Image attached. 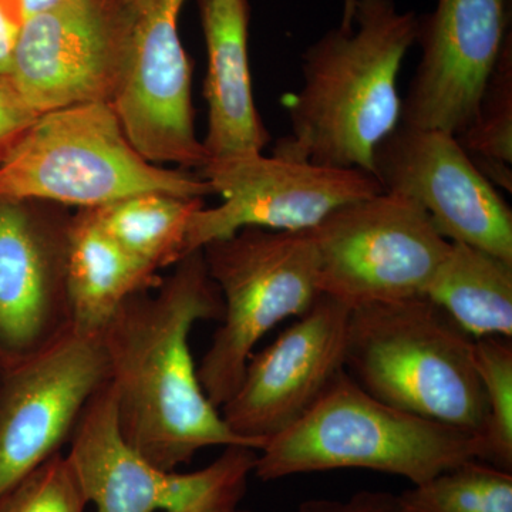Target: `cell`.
<instances>
[{
	"label": "cell",
	"mask_w": 512,
	"mask_h": 512,
	"mask_svg": "<svg viewBox=\"0 0 512 512\" xmlns=\"http://www.w3.org/2000/svg\"><path fill=\"white\" fill-rule=\"evenodd\" d=\"M222 315L220 289L200 249L178 262L156 295L128 299L101 333L121 436L161 470L175 471L207 447L259 451L228 429L192 359V326Z\"/></svg>",
	"instance_id": "1"
},
{
	"label": "cell",
	"mask_w": 512,
	"mask_h": 512,
	"mask_svg": "<svg viewBox=\"0 0 512 512\" xmlns=\"http://www.w3.org/2000/svg\"><path fill=\"white\" fill-rule=\"evenodd\" d=\"M416 30V13L394 0H357L352 29L303 53L301 90L286 101L291 134L274 154L373 175L376 147L400 123L397 80Z\"/></svg>",
	"instance_id": "2"
},
{
	"label": "cell",
	"mask_w": 512,
	"mask_h": 512,
	"mask_svg": "<svg viewBox=\"0 0 512 512\" xmlns=\"http://www.w3.org/2000/svg\"><path fill=\"white\" fill-rule=\"evenodd\" d=\"M474 342L427 296L369 303L350 312L345 370L380 402L481 437Z\"/></svg>",
	"instance_id": "3"
},
{
	"label": "cell",
	"mask_w": 512,
	"mask_h": 512,
	"mask_svg": "<svg viewBox=\"0 0 512 512\" xmlns=\"http://www.w3.org/2000/svg\"><path fill=\"white\" fill-rule=\"evenodd\" d=\"M480 454L477 434L380 402L345 370L302 419L266 441L254 476L268 483L356 468L417 485Z\"/></svg>",
	"instance_id": "4"
},
{
	"label": "cell",
	"mask_w": 512,
	"mask_h": 512,
	"mask_svg": "<svg viewBox=\"0 0 512 512\" xmlns=\"http://www.w3.org/2000/svg\"><path fill=\"white\" fill-rule=\"evenodd\" d=\"M143 192L214 194L204 178L165 170L141 156L109 101L40 114L0 163V200H46L92 210Z\"/></svg>",
	"instance_id": "5"
},
{
	"label": "cell",
	"mask_w": 512,
	"mask_h": 512,
	"mask_svg": "<svg viewBox=\"0 0 512 512\" xmlns=\"http://www.w3.org/2000/svg\"><path fill=\"white\" fill-rule=\"evenodd\" d=\"M202 255L220 289L224 315L198 377L220 410L237 392L259 340L284 320L302 316L318 299V249L311 229L244 228L205 245Z\"/></svg>",
	"instance_id": "6"
},
{
	"label": "cell",
	"mask_w": 512,
	"mask_h": 512,
	"mask_svg": "<svg viewBox=\"0 0 512 512\" xmlns=\"http://www.w3.org/2000/svg\"><path fill=\"white\" fill-rule=\"evenodd\" d=\"M311 232L320 293L350 309L423 296L450 249L427 212L393 192L343 205Z\"/></svg>",
	"instance_id": "7"
},
{
	"label": "cell",
	"mask_w": 512,
	"mask_h": 512,
	"mask_svg": "<svg viewBox=\"0 0 512 512\" xmlns=\"http://www.w3.org/2000/svg\"><path fill=\"white\" fill-rule=\"evenodd\" d=\"M185 0L114 3L117 73L110 104L134 148L150 163L201 168L195 136L191 64L178 33Z\"/></svg>",
	"instance_id": "8"
},
{
	"label": "cell",
	"mask_w": 512,
	"mask_h": 512,
	"mask_svg": "<svg viewBox=\"0 0 512 512\" xmlns=\"http://www.w3.org/2000/svg\"><path fill=\"white\" fill-rule=\"evenodd\" d=\"M224 202L195 212L185 256L244 228L298 232L315 228L343 205L382 192L373 175L262 153L208 160L201 168Z\"/></svg>",
	"instance_id": "9"
},
{
	"label": "cell",
	"mask_w": 512,
	"mask_h": 512,
	"mask_svg": "<svg viewBox=\"0 0 512 512\" xmlns=\"http://www.w3.org/2000/svg\"><path fill=\"white\" fill-rule=\"evenodd\" d=\"M110 382L101 336L72 329L13 363L0 384V501L72 439L90 400Z\"/></svg>",
	"instance_id": "10"
},
{
	"label": "cell",
	"mask_w": 512,
	"mask_h": 512,
	"mask_svg": "<svg viewBox=\"0 0 512 512\" xmlns=\"http://www.w3.org/2000/svg\"><path fill=\"white\" fill-rule=\"evenodd\" d=\"M373 177L420 205L447 241L512 264L511 207L453 134L399 123L376 147Z\"/></svg>",
	"instance_id": "11"
},
{
	"label": "cell",
	"mask_w": 512,
	"mask_h": 512,
	"mask_svg": "<svg viewBox=\"0 0 512 512\" xmlns=\"http://www.w3.org/2000/svg\"><path fill=\"white\" fill-rule=\"evenodd\" d=\"M350 312L320 293L271 345L249 357L237 392L220 409L228 429L261 450L302 419L345 372Z\"/></svg>",
	"instance_id": "12"
},
{
	"label": "cell",
	"mask_w": 512,
	"mask_h": 512,
	"mask_svg": "<svg viewBox=\"0 0 512 512\" xmlns=\"http://www.w3.org/2000/svg\"><path fill=\"white\" fill-rule=\"evenodd\" d=\"M511 0H436L417 16L419 66L402 100L400 124L458 136L512 40Z\"/></svg>",
	"instance_id": "13"
},
{
	"label": "cell",
	"mask_w": 512,
	"mask_h": 512,
	"mask_svg": "<svg viewBox=\"0 0 512 512\" xmlns=\"http://www.w3.org/2000/svg\"><path fill=\"white\" fill-rule=\"evenodd\" d=\"M117 73L113 2L72 0L23 22L9 80L36 116L109 101Z\"/></svg>",
	"instance_id": "14"
},
{
	"label": "cell",
	"mask_w": 512,
	"mask_h": 512,
	"mask_svg": "<svg viewBox=\"0 0 512 512\" xmlns=\"http://www.w3.org/2000/svg\"><path fill=\"white\" fill-rule=\"evenodd\" d=\"M63 229L36 220L22 202L0 200V357L37 355L70 329Z\"/></svg>",
	"instance_id": "15"
},
{
	"label": "cell",
	"mask_w": 512,
	"mask_h": 512,
	"mask_svg": "<svg viewBox=\"0 0 512 512\" xmlns=\"http://www.w3.org/2000/svg\"><path fill=\"white\" fill-rule=\"evenodd\" d=\"M70 463L97 512H184L187 473L161 470L121 436L110 382L87 404L70 439Z\"/></svg>",
	"instance_id": "16"
},
{
	"label": "cell",
	"mask_w": 512,
	"mask_h": 512,
	"mask_svg": "<svg viewBox=\"0 0 512 512\" xmlns=\"http://www.w3.org/2000/svg\"><path fill=\"white\" fill-rule=\"evenodd\" d=\"M207 45L208 160L262 153L271 141L256 109L248 55V0H200Z\"/></svg>",
	"instance_id": "17"
},
{
	"label": "cell",
	"mask_w": 512,
	"mask_h": 512,
	"mask_svg": "<svg viewBox=\"0 0 512 512\" xmlns=\"http://www.w3.org/2000/svg\"><path fill=\"white\" fill-rule=\"evenodd\" d=\"M64 279L70 328L83 336H101L128 299L160 282L156 269L119 247L86 211L69 224Z\"/></svg>",
	"instance_id": "18"
},
{
	"label": "cell",
	"mask_w": 512,
	"mask_h": 512,
	"mask_svg": "<svg viewBox=\"0 0 512 512\" xmlns=\"http://www.w3.org/2000/svg\"><path fill=\"white\" fill-rule=\"evenodd\" d=\"M424 296L473 339L512 338V264L450 242Z\"/></svg>",
	"instance_id": "19"
},
{
	"label": "cell",
	"mask_w": 512,
	"mask_h": 512,
	"mask_svg": "<svg viewBox=\"0 0 512 512\" xmlns=\"http://www.w3.org/2000/svg\"><path fill=\"white\" fill-rule=\"evenodd\" d=\"M202 207V198L143 192L83 211L119 247L158 271L185 258L188 227Z\"/></svg>",
	"instance_id": "20"
},
{
	"label": "cell",
	"mask_w": 512,
	"mask_h": 512,
	"mask_svg": "<svg viewBox=\"0 0 512 512\" xmlns=\"http://www.w3.org/2000/svg\"><path fill=\"white\" fill-rule=\"evenodd\" d=\"M456 137L491 183L512 191V40L485 84L473 120Z\"/></svg>",
	"instance_id": "21"
},
{
	"label": "cell",
	"mask_w": 512,
	"mask_h": 512,
	"mask_svg": "<svg viewBox=\"0 0 512 512\" xmlns=\"http://www.w3.org/2000/svg\"><path fill=\"white\" fill-rule=\"evenodd\" d=\"M399 498L406 512H512V473L468 460Z\"/></svg>",
	"instance_id": "22"
},
{
	"label": "cell",
	"mask_w": 512,
	"mask_h": 512,
	"mask_svg": "<svg viewBox=\"0 0 512 512\" xmlns=\"http://www.w3.org/2000/svg\"><path fill=\"white\" fill-rule=\"evenodd\" d=\"M474 363L487 409L478 460L512 473L511 339H477Z\"/></svg>",
	"instance_id": "23"
},
{
	"label": "cell",
	"mask_w": 512,
	"mask_h": 512,
	"mask_svg": "<svg viewBox=\"0 0 512 512\" xmlns=\"http://www.w3.org/2000/svg\"><path fill=\"white\" fill-rule=\"evenodd\" d=\"M87 504L69 457L57 453L0 501V512H84Z\"/></svg>",
	"instance_id": "24"
},
{
	"label": "cell",
	"mask_w": 512,
	"mask_h": 512,
	"mask_svg": "<svg viewBox=\"0 0 512 512\" xmlns=\"http://www.w3.org/2000/svg\"><path fill=\"white\" fill-rule=\"evenodd\" d=\"M296 512H406L399 495L387 491H360L346 500L303 501Z\"/></svg>",
	"instance_id": "25"
},
{
	"label": "cell",
	"mask_w": 512,
	"mask_h": 512,
	"mask_svg": "<svg viewBox=\"0 0 512 512\" xmlns=\"http://www.w3.org/2000/svg\"><path fill=\"white\" fill-rule=\"evenodd\" d=\"M36 117L20 99L9 77L0 79V148L9 147Z\"/></svg>",
	"instance_id": "26"
},
{
	"label": "cell",
	"mask_w": 512,
	"mask_h": 512,
	"mask_svg": "<svg viewBox=\"0 0 512 512\" xmlns=\"http://www.w3.org/2000/svg\"><path fill=\"white\" fill-rule=\"evenodd\" d=\"M22 26L18 0H0V79L9 77Z\"/></svg>",
	"instance_id": "27"
},
{
	"label": "cell",
	"mask_w": 512,
	"mask_h": 512,
	"mask_svg": "<svg viewBox=\"0 0 512 512\" xmlns=\"http://www.w3.org/2000/svg\"><path fill=\"white\" fill-rule=\"evenodd\" d=\"M72 0H18L20 12H22L23 22L32 16L40 15V13L49 12Z\"/></svg>",
	"instance_id": "28"
},
{
	"label": "cell",
	"mask_w": 512,
	"mask_h": 512,
	"mask_svg": "<svg viewBox=\"0 0 512 512\" xmlns=\"http://www.w3.org/2000/svg\"><path fill=\"white\" fill-rule=\"evenodd\" d=\"M357 0H343L342 19H340L339 28L343 30H350L353 26V13H355V6Z\"/></svg>",
	"instance_id": "29"
},
{
	"label": "cell",
	"mask_w": 512,
	"mask_h": 512,
	"mask_svg": "<svg viewBox=\"0 0 512 512\" xmlns=\"http://www.w3.org/2000/svg\"><path fill=\"white\" fill-rule=\"evenodd\" d=\"M6 369H8V365H6L5 360L0 357V384H2L3 376H5Z\"/></svg>",
	"instance_id": "30"
},
{
	"label": "cell",
	"mask_w": 512,
	"mask_h": 512,
	"mask_svg": "<svg viewBox=\"0 0 512 512\" xmlns=\"http://www.w3.org/2000/svg\"><path fill=\"white\" fill-rule=\"evenodd\" d=\"M235 512H251V511H245V510H237Z\"/></svg>",
	"instance_id": "31"
}]
</instances>
